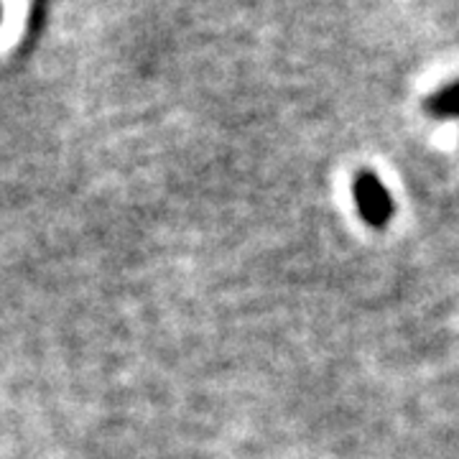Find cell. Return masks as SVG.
Returning <instances> with one entry per match:
<instances>
[{
    "instance_id": "obj_2",
    "label": "cell",
    "mask_w": 459,
    "mask_h": 459,
    "mask_svg": "<svg viewBox=\"0 0 459 459\" xmlns=\"http://www.w3.org/2000/svg\"><path fill=\"white\" fill-rule=\"evenodd\" d=\"M427 113L434 117H459V82L446 84L427 100Z\"/></svg>"
},
{
    "instance_id": "obj_1",
    "label": "cell",
    "mask_w": 459,
    "mask_h": 459,
    "mask_svg": "<svg viewBox=\"0 0 459 459\" xmlns=\"http://www.w3.org/2000/svg\"><path fill=\"white\" fill-rule=\"evenodd\" d=\"M355 204L360 210V217L370 228H385L394 220V199L388 195L385 184L377 179L373 171H360L352 181Z\"/></svg>"
}]
</instances>
